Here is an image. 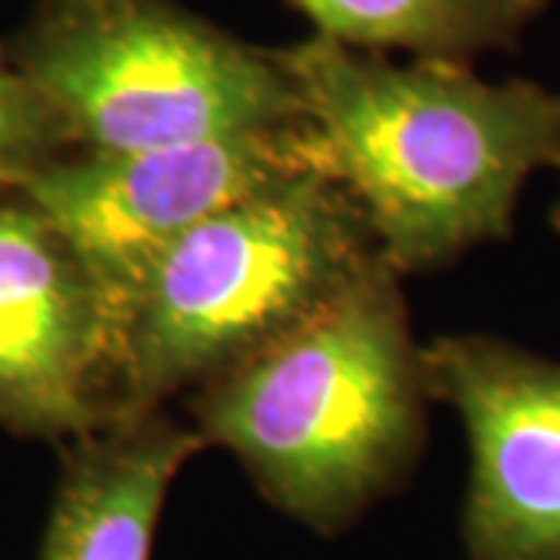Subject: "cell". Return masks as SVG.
Returning a JSON list of instances; mask_svg holds the SVG:
<instances>
[{"instance_id": "6da1fadb", "label": "cell", "mask_w": 560, "mask_h": 560, "mask_svg": "<svg viewBox=\"0 0 560 560\" xmlns=\"http://www.w3.org/2000/svg\"><path fill=\"white\" fill-rule=\"evenodd\" d=\"M318 143L396 275L511 237L523 184L560 168V91L470 62H389L312 35L278 50Z\"/></svg>"}, {"instance_id": "7a4b0ae2", "label": "cell", "mask_w": 560, "mask_h": 560, "mask_svg": "<svg viewBox=\"0 0 560 560\" xmlns=\"http://www.w3.org/2000/svg\"><path fill=\"white\" fill-rule=\"evenodd\" d=\"M427 364L377 259L300 327L202 383L194 430L280 514L334 536L396 492L427 433Z\"/></svg>"}, {"instance_id": "3957f363", "label": "cell", "mask_w": 560, "mask_h": 560, "mask_svg": "<svg viewBox=\"0 0 560 560\" xmlns=\"http://www.w3.org/2000/svg\"><path fill=\"white\" fill-rule=\"evenodd\" d=\"M377 259L359 209L324 168L209 215L121 305L113 415L200 389L312 318Z\"/></svg>"}, {"instance_id": "277c9868", "label": "cell", "mask_w": 560, "mask_h": 560, "mask_svg": "<svg viewBox=\"0 0 560 560\" xmlns=\"http://www.w3.org/2000/svg\"><path fill=\"white\" fill-rule=\"evenodd\" d=\"M7 50L84 153H138L305 119L278 50L172 0H38Z\"/></svg>"}, {"instance_id": "5b68a950", "label": "cell", "mask_w": 560, "mask_h": 560, "mask_svg": "<svg viewBox=\"0 0 560 560\" xmlns=\"http://www.w3.org/2000/svg\"><path fill=\"white\" fill-rule=\"evenodd\" d=\"M308 168H320V156L302 119L138 153L72 150L20 194L84 265L116 327L121 305L147 268L178 237L221 209Z\"/></svg>"}, {"instance_id": "8992f818", "label": "cell", "mask_w": 560, "mask_h": 560, "mask_svg": "<svg viewBox=\"0 0 560 560\" xmlns=\"http://www.w3.org/2000/svg\"><path fill=\"white\" fill-rule=\"evenodd\" d=\"M430 399L470 445L467 560H560V361L486 334L423 346Z\"/></svg>"}, {"instance_id": "52a82bcc", "label": "cell", "mask_w": 560, "mask_h": 560, "mask_svg": "<svg viewBox=\"0 0 560 560\" xmlns=\"http://www.w3.org/2000/svg\"><path fill=\"white\" fill-rule=\"evenodd\" d=\"M116 327L97 283L22 194H0V427L66 442L113 418Z\"/></svg>"}, {"instance_id": "ba28073f", "label": "cell", "mask_w": 560, "mask_h": 560, "mask_svg": "<svg viewBox=\"0 0 560 560\" xmlns=\"http://www.w3.org/2000/svg\"><path fill=\"white\" fill-rule=\"evenodd\" d=\"M197 448V430L162 408L66 442L38 560H150L168 489Z\"/></svg>"}, {"instance_id": "9c48e42d", "label": "cell", "mask_w": 560, "mask_h": 560, "mask_svg": "<svg viewBox=\"0 0 560 560\" xmlns=\"http://www.w3.org/2000/svg\"><path fill=\"white\" fill-rule=\"evenodd\" d=\"M315 35L364 54L470 62L514 50L548 0H290Z\"/></svg>"}, {"instance_id": "30bf717a", "label": "cell", "mask_w": 560, "mask_h": 560, "mask_svg": "<svg viewBox=\"0 0 560 560\" xmlns=\"http://www.w3.org/2000/svg\"><path fill=\"white\" fill-rule=\"evenodd\" d=\"M72 138L54 103L0 44V194H20L47 165L72 153Z\"/></svg>"}, {"instance_id": "8fae6325", "label": "cell", "mask_w": 560, "mask_h": 560, "mask_svg": "<svg viewBox=\"0 0 560 560\" xmlns=\"http://www.w3.org/2000/svg\"><path fill=\"white\" fill-rule=\"evenodd\" d=\"M551 224H555V231L560 234V197L558 202H555V209H551Z\"/></svg>"}]
</instances>
